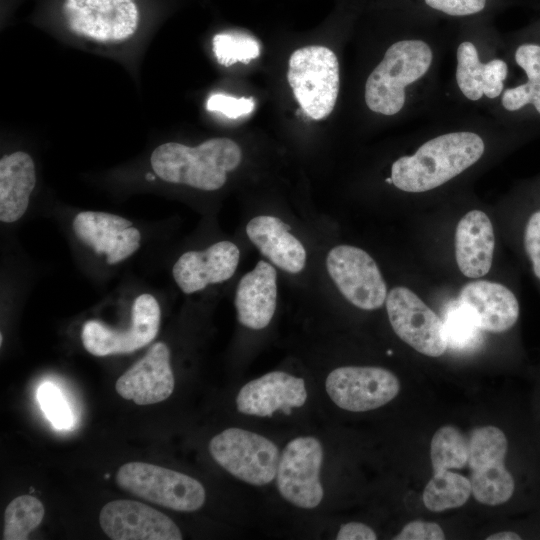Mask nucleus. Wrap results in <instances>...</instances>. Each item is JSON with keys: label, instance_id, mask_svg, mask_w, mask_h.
<instances>
[{"label": "nucleus", "instance_id": "1", "mask_svg": "<svg viewBox=\"0 0 540 540\" xmlns=\"http://www.w3.org/2000/svg\"><path fill=\"white\" fill-rule=\"evenodd\" d=\"M485 150L473 132H451L421 145L411 156L398 158L391 167L392 183L405 192L432 190L476 163Z\"/></svg>", "mask_w": 540, "mask_h": 540}, {"label": "nucleus", "instance_id": "2", "mask_svg": "<svg viewBox=\"0 0 540 540\" xmlns=\"http://www.w3.org/2000/svg\"><path fill=\"white\" fill-rule=\"evenodd\" d=\"M242 151L229 138H211L191 147L166 142L151 153L150 165L161 180L204 191L222 188L229 172L241 163Z\"/></svg>", "mask_w": 540, "mask_h": 540}, {"label": "nucleus", "instance_id": "3", "mask_svg": "<svg viewBox=\"0 0 540 540\" xmlns=\"http://www.w3.org/2000/svg\"><path fill=\"white\" fill-rule=\"evenodd\" d=\"M432 50L422 40L392 44L365 84V102L373 112L391 116L405 103V88L425 75L432 63Z\"/></svg>", "mask_w": 540, "mask_h": 540}, {"label": "nucleus", "instance_id": "4", "mask_svg": "<svg viewBox=\"0 0 540 540\" xmlns=\"http://www.w3.org/2000/svg\"><path fill=\"white\" fill-rule=\"evenodd\" d=\"M208 449L220 467L246 484L261 487L276 478L281 450L262 434L230 427L216 434Z\"/></svg>", "mask_w": 540, "mask_h": 540}, {"label": "nucleus", "instance_id": "5", "mask_svg": "<svg viewBox=\"0 0 540 540\" xmlns=\"http://www.w3.org/2000/svg\"><path fill=\"white\" fill-rule=\"evenodd\" d=\"M287 79L309 117L321 120L333 111L339 92V63L331 49L310 45L295 50L289 59Z\"/></svg>", "mask_w": 540, "mask_h": 540}, {"label": "nucleus", "instance_id": "6", "mask_svg": "<svg viewBox=\"0 0 540 540\" xmlns=\"http://www.w3.org/2000/svg\"><path fill=\"white\" fill-rule=\"evenodd\" d=\"M116 483L136 497L179 512L197 511L206 501L205 488L197 479L150 463L123 464Z\"/></svg>", "mask_w": 540, "mask_h": 540}, {"label": "nucleus", "instance_id": "7", "mask_svg": "<svg viewBox=\"0 0 540 540\" xmlns=\"http://www.w3.org/2000/svg\"><path fill=\"white\" fill-rule=\"evenodd\" d=\"M324 446L311 435L292 438L281 450L276 473L280 496L294 507L312 510L324 498L321 470Z\"/></svg>", "mask_w": 540, "mask_h": 540}, {"label": "nucleus", "instance_id": "8", "mask_svg": "<svg viewBox=\"0 0 540 540\" xmlns=\"http://www.w3.org/2000/svg\"><path fill=\"white\" fill-rule=\"evenodd\" d=\"M468 446L474 498L489 506L507 502L515 483L504 465L508 442L503 431L491 425L476 428L471 432Z\"/></svg>", "mask_w": 540, "mask_h": 540}, {"label": "nucleus", "instance_id": "9", "mask_svg": "<svg viewBox=\"0 0 540 540\" xmlns=\"http://www.w3.org/2000/svg\"><path fill=\"white\" fill-rule=\"evenodd\" d=\"M161 323V308L149 293L138 295L132 305L131 321L125 329H113L100 321L88 320L81 330V341L87 352L103 357L131 353L150 344Z\"/></svg>", "mask_w": 540, "mask_h": 540}, {"label": "nucleus", "instance_id": "10", "mask_svg": "<svg viewBox=\"0 0 540 540\" xmlns=\"http://www.w3.org/2000/svg\"><path fill=\"white\" fill-rule=\"evenodd\" d=\"M63 15L71 32L106 44L130 39L140 19L133 0H64Z\"/></svg>", "mask_w": 540, "mask_h": 540}, {"label": "nucleus", "instance_id": "11", "mask_svg": "<svg viewBox=\"0 0 540 540\" xmlns=\"http://www.w3.org/2000/svg\"><path fill=\"white\" fill-rule=\"evenodd\" d=\"M327 272L343 297L362 310H375L386 301L387 286L375 260L363 249L337 245L325 260Z\"/></svg>", "mask_w": 540, "mask_h": 540}, {"label": "nucleus", "instance_id": "12", "mask_svg": "<svg viewBox=\"0 0 540 540\" xmlns=\"http://www.w3.org/2000/svg\"><path fill=\"white\" fill-rule=\"evenodd\" d=\"M325 391L340 409L366 412L393 400L400 391V381L383 367L341 366L328 373Z\"/></svg>", "mask_w": 540, "mask_h": 540}, {"label": "nucleus", "instance_id": "13", "mask_svg": "<svg viewBox=\"0 0 540 540\" xmlns=\"http://www.w3.org/2000/svg\"><path fill=\"white\" fill-rule=\"evenodd\" d=\"M385 304L391 327L402 341L430 357H439L446 351L443 321L413 291L394 287Z\"/></svg>", "mask_w": 540, "mask_h": 540}, {"label": "nucleus", "instance_id": "14", "mask_svg": "<svg viewBox=\"0 0 540 540\" xmlns=\"http://www.w3.org/2000/svg\"><path fill=\"white\" fill-rule=\"evenodd\" d=\"M77 239L102 256L108 265H116L135 254L140 246L141 232L125 217L102 211H82L72 221Z\"/></svg>", "mask_w": 540, "mask_h": 540}, {"label": "nucleus", "instance_id": "15", "mask_svg": "<svg viewBox=\"0 0 540 540\" xmlns=\"http://www.w3.org/2000/svg\"><path fill=\"white\" fill-rule=\"evenodd\" d=\"M307 399V385L302 377L275 370L245 383L235 404L241 414L264 418L276 412L290 415L292 410L304 406Z\"/></svg>", "mask_w": 540, "mask_h": 540}, {"label": "nucleus", "instance_id": "16", "mask_svg": "<svg viewBox=\"0 0 540 540\" xmlns=\"http://www.w3.org/2000/svg\"><path fill=\"white\" fill-rule=\"evenodd\" d=\"M103 532L113 540H181L177 524L166 514L133 500H114L99 514Z\"/></svg>", "mask_w": 540, "mask_h": 540}, {"label": "nucleus", "instance_id": "17", "mask_svg": "<svg viewBox=\"0 0 540 540\" xmlns=\"http://www.w3.org/2000/svg\"><path fill=\"white\" fill-rule=\"evenodd\" d=\"M167 344L157 342L123 373L115 384L116 392L137 405H150L170 397L175 380Z\"/></svg>", "mask_w": 540, "mask_h": 540}, {"label": "nucleus", "instance_id": "18", "mask_svg": "<svg viewBox=\"0 0 540 540\" xmlns=\"http://www.w3.org/2000/svg\"><path fill=\"white\" fill-rule=\"evenodd\" d=\"M240 259L238 246L228 240L218 241L204 250L183 253L172 267V275L179 289L193 294L209 285L229 280Z\"/></svg>", "mask_w": 540, "mask_h": 540}, {"label": "nucleus", "instance_id": "19", "mask_svg": "<svg viewBox=\"0 0 540 540\" xmlns=\"http://www.w3.org/2000/svg\"><path fill=\"white\" fill-rule=\"evenodd\" d=\"M458 300L469 309L481 330L502 333L510 330L519 319L518 298L511 289L497 282L467 283Z\"/></svg>", "mask_w": 540, "mask_h": 540}, {"label": "nucleus", "instance_id": "20", "mask_svg": "<svg viewBox=\"0 0 540 540\" xmlns=\"http://www.w3.org/2000/svg\"><path fill=\"white\" fill-rule=\"evenodd\" d=\"M239 323L252 330L266 328L277 307V272L270 263L260 260L240 279L234 297Z\"/></svg>", "mask_w": 540, "mask_h": 540}, {"label": "nucleus", "instance_id": "21", "mask_svg": "<svg viewBox=\"0 0 540 540\" xmlns=\"http://www.w3.org/2000/svg\"><path fill=\"white\" fill-rule=\"evenodd\" d=\"M289 230L288 224L272 215L253 217L245 229L248 239L274 266L298 274L306 266L307 252Z\"/></svg>", "mask_w": 540, "mask_h": 540}, {"label": "nucleus", "instance_id": "22", "mask_svg": "<svg viewBox=\"0 0 540 540\" xmlns=\"http://www.w3.org/2000/svg\"><path fill=\"white\" fill-rule=\"evenodd\" d=\"M495 237L492 223L484 212L472 210L459 221L455 232L457 265L468 278L486 275L493 261Z\"/></svg>", "mask_w": 540, "mask_h": 540}, {"label": "nucleus", "instance_id": "23", "mask_svg": "<svg viewBox=\"0 0 540 540\" xmlns=\"http://www.w3.org/2000/svg\"><path fill=\"white\" fill-rule=\"evenodd\" d=\"M36 186V168L31 155L15 151L0 160V221L14 223L26 213Z\"/></svg>", "mask_w": 540, "mask_h": 540}, {"label": "nucleus", "instance_id": "24", "mask_svg": "<svg viewBox=\"0 0 540 540\" xmlns=\"http://www.w3.org/2000/svg\"><path fill=\"white\" fill-rule=\"evenodd\" d=\"M508 66L501 59L481 63L473 43L462 42L457 49L456 81L463 95L472 101L483 95L497 98L503 91Z\"/></svg>", "mask_w": 540, "mask_h": 540}, {"label": "nucleus", "instance_id": "25", "mask_svg": "<svg viewBox=\"0 0 540 540\" xmlns=\"http://www.w3.org/2000/svg\"><path fill=\"white\" fill-rule=\"evenodd\" d=\"M471 493V482L468 478L444 470L433 473L423 491V503L430 511L442 512L464 505Z\"/></svg>", "mask_w": 540, "mask_h": 540}, {"label": "nucleus", "instance_id": "26", "mask_svg": "<svg viewBox=\"0 0 540 540\" xmlns=\"http://www.w3.org/2000/svg\"><path fill=\"white\" fill-rule=\"evenodd\" d=\"M468 439L452 425L439 428L432 437L430 459L433 472L462 469L468 464Z\"/></svg>", "mask_w": 540, "mask_h": 540}, {"label": "nucleus", "instance_id": "27", "mask_svg": "<svg viewBox=\"0 0 540 540\" xmlns=\"http://www.w3.org/2000/svg\"><path fill=\"white\" fill-rule=\"evenodd\" d=\"M45 509L42 502L30 495L14 498L4 514V540H26L42 522Z\"/></svg>", "mask_w": 540, "mask_h": 540}, {"label": "nucleus", "instance_id": "28", "mask_svg": "<svg viewBox=\"0 0 540 540\" xmlns=\"http://www.w3.org/2000/svg\"><path fill=\"white\" fill-rule=\"evenodd\" d=\"M443 324L447 344L451 348L466 350L478 345L481 329L469 309L459 300L446 311Z\"/></svg>", "mask_w": 540, "mask_h": 540}, {"label": "nucleus", "instance_id": "29", "mask_svg": "<svg viewBox=\"0 0 540 540\" xmlns=\"http://www.w3.org/2000/svg\"><path fill=\"white\" fill-rule=\"evenodd\" d=\"M212 49L218 63L226 67L237 62L247 64L260 55L258 41L239 32L216 34L212 40Z\"/></svg>", "mask_w": 540, "mask_h": 540}, {"label": "nucleus", "instance_id": "30", "mask_svg": "<svg viewBox=\"0 0 540 540\" xmlns=\"http://www.w3.org/2000/svg\"><path fill=\"white\" fill-rule=\"evenodd\" d=\"M41 409L57 429H68L73 423L72 411L57 386L43 383L37 391Z\"/></svg>", "mask_w": 540, "mask_h": 540}, {"label": "nucleus", "instance_id": "31", "mask_svg": "<svg viewBox=\"0 0 540 540\" xmlns=\"http://www.w3.org/2000/svg\"><path fill=\"white\" fill-rule=\"evenodd\" d=\"M526 78V82L503 92L501 104L510 112L531 106L540 116V75Z\"/></svg>", "mask_w": 540, "mask_h": 540}, {"label": "nucleus", "instance_id": "32", "mask_svg": "<svg viewBox=\"0 0 540 540\" xmlns=\"http://www.w3.org/2000/svg\"><path fill=\"white\" fill-rule=\"evenodd\" d=\"M522 248L534 277L540 283V207L534 208L526 216Z\"/></svg>", "mask_w": 540, "mask_h": 540}, {"label": "nucleus", "instance_id": "33", "mask_svg": "<svg viewBox=\"0 0 540 540\" xmlns=\"http://www.w3.org/2000/svg\"><path fill=\"white\" fill-rule=\"evenodd\" d=\"M254 106V99L251 97L235 98L221 93L212 94L206 102L208 111L220 112L231 119L250 114Z\"/></svg>", "mask_w": 540, "mask_h": 540}, {"label": "nucleus", "instance_id": "34", "mask_svg": "<svg viewBox=\"0 0 540 540\" xmlns=\"http://www.w3.org/2000/svg\"><path fill=\"white\" fill-rule=\"evenodd\" d=\"M394 540H443L442 528L434 522L415 520L406 524Z\"/></svg>", "mask_w": 540, "mask_h": 540}, {"label": "nucleus", "instance_id": "35", "mask_svg": "<svg viewBox=\"0 0 540 540\" xmlns=\"http://www.w3.org/2000/svg\"><path fill=\"white\" fill-rule=\"evenodd\" d=\"M433 9L452 16H465L482 11L486 0H425Z\"/></svg>", "mask_w": 540, "mask_h": 540}, {"label": "nucleus", "instance_id": "36", "mask_svg": "<svg viewBox=\"0 0 540 540\" xmlns=\"http://www.w3.org/2000/svg\"><path fill=\"white\" fill-rule=\"evenodd\" d=\"M516 64L526 77L540 75V44L526 42L520 44L514 54Z\"/></svg>", "mask_w": 540, "mask_h": 540}, {"label": "nucleus", "instance_id": "37", "mask_svg": "<svg viewBox=\"0 0 540 540\" xmlns=\"http://www.w3.org/2000/svg\"><path fill=\"white\" fill-rule=\"evenodd\" d=\"M337 540H375L377 534L362 522H347L342 524L335 536Z\"/></svg>", "mask_w": 540, "mask_h": 540}, {"label": "nucleus", "instance_id": "38", "mask_svg": "<svg viewBox=\"0 0 540 540\" xmlns=\"http://www.w3.org/2000/svg\"><path fill=\"white\" fill-rule=\"evenodd\" d=\"M486 539L487 540H520L521 537L515 532L503 531V532L492 534L486 537Z\"/></svg>", "mask_w": 540, "mask_h": 540}, {"label": "nucleus", "instance_id": "39", "mask_svg": "<svg viewBox=\"0 0 540 540\" xmlns=\"http://www.w3.org/2000/svg\"><path fill=\"white\" fill-rule=\"evenodd\" d=\"M2 343H3V335L1 334L0 335V344L2 345Z\"/></svg>", "mask_w": 540, "mask_h": 540}]
</instances>
